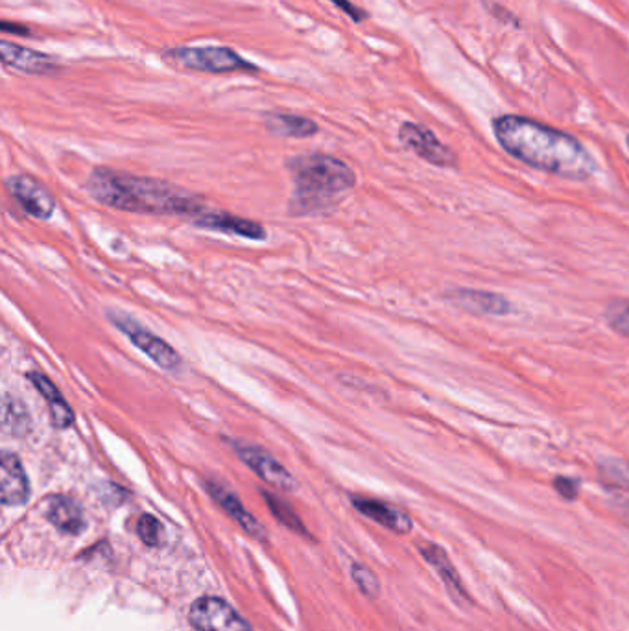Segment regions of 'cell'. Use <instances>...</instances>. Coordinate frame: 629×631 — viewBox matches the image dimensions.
<instances>
[{"instance_id":"6da1fadb","label":"cell","mask_w":629,"mask_h":631,"mask_svg":"<svg viewBox=\"0 0 629 631\" xmlns=\"http://www.w3.org/2000/svg\"><path fill=\"white\" fill-rule=\"evenodd\" d=\"M493 133L504 150L532 169L574 181L588 180L596 172L594 157L574 135L543 122L500 114L493 121Z\"/></svg>"},{"instance_id":"7a4b0ae2","label":"cell","mask_w":629,"mask_h":631,"mask_svg":"<svg viewBox=\"0 0 629 631\" xmlns=\"http://www.w3.org/2000/svg\"><path fill=\"white\" fill-rule=\"evenodd\" d=\"M87 191L98 204L143 215H191L204 213V199L168 181L128 174L98 167L87 181Z\"/></svg>"},{"instance_id":"3957f363","label":"cell","mask_w":629,"mask_h":631,"mask_svg":"<svg viewBox=\"0 0 629 631\" xmlns=\"http://www.w3.org/2000/svg\"><path fill=\"white\" fill-rule=\"evenodd\" d=\"M288 169L295 186L292 215H314L329 209L356 185V175L348 162L327 154L292 157Z\"/></svg>"},{"instance_id":"277c9868","label":"cell","mask_w":629,"mask_h":631,"mask_svg":"<svg viewBox=\"0 0 629 631\" xmlns=\"http://www.w3.org/2000/svg\"><path fill=\"white\" fill-rule=\"evenodd\" d=\"M165 58L174 65L199 71V73H234L257 71V66L244 60L229 47H176L165 52Z\"/></svg>"},{"instance_id":"5b68a950","label":"cell","mask_w":629,"mask_h":631,"mask_svg":"<svg viewBox=\"0 0 629 631\" xmlns=\"http://www.w3.org/2000/svg\"><path fill=\"white\" fill-rule=\"evenodd\" d=\"M108 318L111 324L119 329L128 340L141 349L144 355L150 356L157 366L167 372H178L181 367V356L172 345H168L165 340L156 337L154 332L148 331L146 327L138 324L137 319L132 318L130 314L120 313V311H108Z\"/></svg>"},{"instance_id":"8992f818","label":"cell","mask_w":629,"mask_h":631,"mask_svg":"<svg viewBox=\"0 0 629 631\" xmlns=\"http://www.w3.org/2000/svg\"><path fill=\"white\" fill-rule=\"evenodd\" d=\"M192 628L196 631H252L228 602L207 596L199 598L191 609Z\"/></svg>"},{"instance_id":"52a82bcc","label":"cell","mask_w":629,"mask_h":631,"mask_svg":"<svg viewBox=\"0 0 629 631\" xmlns=\"http://www.w3.org/2000/svg\"><path fill=\"white\" fill-rule=\"evenodd\" d=\"M234 452L239 454L240 460L246 463L250 470L255 471L264 482L270 486L281 489V492H294L298 487V481L290 475V471L277 462L270 452L264 451L263 447L252 446L246 441H233Z\"/></svg>"},{"instance_id":"ba28073f","label":"cell","mask_w":629,"mask_h":631,"mask_svg":"<svg viewBox=\"0 0 629 631\" xmlns=\"http://www.w3.org/2000/svg\"><path fill=\"white\" fill-rule=\"evenodd\" d=\"M399 138L402 145L415 151L421 159H425L431 165L441 167V169H449L456 165V154L450 150L449 146L444 145L432 130L423 126V124H415V122H404L401 130H399Z\"/></svg>"},{"instance_id":"9c48e42d","label":"cell","mask_w":629,"mask_h":631,"mask_svg":"<svg viewBox=\"0 0 629 631\" xmlns=\"http://www.w3.org/2000/svg\"><path fill=\"white\" fill-rule=\"evenodd\" d=\"M8 191L12 193L13 199L23 207L24 213H28L34 218L52 217L56 209V199L47 186L34 175L19 174L8 178Z\"/></svg>"},{"instance_id":"30bf717a","label":"cell","mask_w":629,"mask_h":631,"mask_svg":"<svg viewBox=\"0 0 629 631\" xmlns=\"http://www.w3.org/2000/svg\"><path fill=\"white\" fill-rule=\"evenodd\" d=\"M0 60L4 65L26 74H50L60 69V63L52 56L12 41H0Z\"/></svg>"},{"instance_id":"8fae6325","label":"cell","mask_w":629,"mask_h":631,"mask_svg":"<svg viewBox=\"0 0 629 631\" xmlns=\"http://www.w3.org/2000/svg\"><path fill=\"white\" fill-rule=\"evenodd\" d=\"M420 553L434 567V571L438 572L441 582L445 583V587L449 591L450 598L460 607L473 606V598L469 596L462 578H460V572L456 571V567L452 566V561H450L444 548L426 543V545L420 547Z\"/></svg>"},{"instance_id":"7c38bea8","label":"cell","mask_w":629,"mask_h":631,"mask_svg":"<svg viewBox=\"0 0 629 631\" xmlns=\"http://www.w3.org/2000/svg\"><path fill=\"white\" fill-rule=\"evenodd\" d=\"M0 494L7 506L24 505L31 495V484L17 454L4 451L0 457Z\"/></svg>"},{"instance_id":"4fadbf2b","label":"cell","mask_w":629,"mask_h":631,"mask_svg":"<svg viewBox=\"0 0 629 631\" xmlns=\"http://www.w3.org/2000/svg\"><path fill=\"white\" fill-rule=\"evenodd\" d=\"M194 223L202 229L220 231V233L242 236V239H250V241L266 239V229L261 223L247 220V218L233 217L229 213H207L204 210V213H199L198 217H194Z\"/></svg>"},{"instance_id":"5bb4252c","label":"cell","mask_w":629,"mask_h":631,"mask_svg":"<svg viewBox=\"0 0 629 631\" xmlns=\"http://www.w3.org/2000/svg\"><path fill=\"white\" fill-rule=\"evenodd\" d=\"M32 385L36 386L39 396L48 403V412H50V421L56 428L65 430L74 425L76 414L71 409V404L66 401L65 396L58 390V386L48 379L47 375L43 373L32 372L26 375Z\"/></svg>"},{"instance_id":"9a60e30c","label":"cell","mask_w":629,"mask_h":631,"mask_svg":"<svg viewBox=\"0 0 629 631\" xmlns=\"http://www.w3.org/2000/svg\"><path fill=\"white\" fill-rule=\"evenodd\" d=\"M452 303L458 307L465 308L469 313L492 314V316H506L511 313V303L504 295L487 292V290L460 289L450 292Z\"/></svg>"},{"instance_id":"2e32d148","label":"cell","mask_w":629,"mask_h":631,"mask_svg":"<svg viewBox=\"0 0 629 631\" xmlns=\"http://www.w3.org/2000/svg\"><path fill=\"white\" fill-rule=\"evenodd\" d=\"M353 506L360 513L372 519L375 523L383 524L386 529L397 534H408L412 530V519L407 513L397 510L394 506L380 502L375 499H364V497H353Z\"/></svg>"},{"instance_id":"e0dca14e","label":"cell","mask_w":629,"mask_h":631,"mask_svg":"<svg viewBox=\"0 0 629 631\" xmlns=\"http://www.w3.org/2000/svg\"><path fill=\"white\" fill-rule=\"evenodd\" d=\"M47 519L65 534H80L85 529L84 511L76 500L55 495L47 500Z\"/></svg>"},{"instance_id":"ac0fdd59","label":"cell","mask_w":629,"mask_h":631,"mask_svg":"<svg viewBox=\"0 0 629 631\" xmlns=\"http://www.w3.org/2000/svg\"><path fill=\"white\" fill-rule=\"evenodd\" d=\"M264 122L274 135L281 137L305 138L318 133V124L301 114L268 113Z\"/></svg>"},{"instance_id":"d6986e66","label":"cell","mask_w":629,"mask_h":631,"mask_svg":"<svg viewBox=\"0 0 629 631\" xmlns=\"http://www.w3.org/2000/svg\"><path fill=\"white\" fill-rule=\"evenodd\" d=\"M207 489L213 495V499L222 506L223 510L228 511L231 518L237 519L250 534H261V524L244 510V506L240 502L239 497H234L233 492H229L228 487L216 481H207Z\"/></svg>"},{"instance_id":"ffe728a7","label":"cell","mask_w":629,"mask_h":631,"mask_svg":"<svg viewBox=\"0 0 629 631\" xmlns=\"http://www.w3.org/2000/svg\"><path fill=\"white\" fill-rule=\"evenodd\" d=\"M606 321L613 331L629 338V300H612L606 307Z\"/></svg>"},{"instance_id":"44dd1931","label":"cell","mask_w":629,"mask_h":631,"mask_svg":"<svg viewBox=\"0 0 629 631\" xmlns=\"http://www.w3.org/2000/svg\"><path fill=\"white\" fill-rule=\"evenodd\" d=\"M137 532L146 545H150V547L161 545L162 526L154 515H143L138 519Z\"/></svg>"},{"instance_id":"7402d4cb","label":"cell","mask_w":629,"mask_h":631,"mask_svg":"<svg viewBox=\"0 0 629 631\" xmlns=\"http://www.w3.org/2000/svg\"><path fill=\"white\" fill-rule=\"evenodd\" d=\"M264 499L270 502L271 511L276 513V518L279 519V521L288 524L290 529L301 530L300 519L295 518L294 511L290 510L282 500L277 499V497H274V495L270 494H264Z\"/></svg>"},{"instance_id":"603a6c76","label":"cell","mask_w":629,"mask_h":631,"mask_svg":"<svg viewBox=\"0 0 629 631\" xmlns=\"http://www.w3.org/2000/svg\"><path fill=\"white\" fill-rule=\"evenodd\" d=\"M487 10L492 13L493 17L500 21L503 25H510L516 26V28H521V21L517 17L516 13L508 10V8H504L503 4H497V2H487L486 4Z\"/></svg>"},{"instance_id":"cb8c5ba5","label":"cell","mask_w":629,"mask_h":631,"mask_svg":"<svg viewBox=\"0 0 629 631\" xmlns=\"http://www.w3.org/2000/svg\"><path fill=\"white\" fill-rule=\"evenodd\" d=\"M354 574L353 578L359 582L360 587L364 593L367 595L375 596L378 593V582L373 577L372 572L366 571V569H362V567H354Z\"/></svg>"},{"instance_id":"d4e9b609","label":"cell","mask_w":629,"mask_h":631,"mask_svg":"<svg viewBox=\"0 0 629 631\" xmlns=\"http://www.w3.org/2000/svg\"><path fill=\"white\" fill-rule=\"evenodd\" d=\"M554 487L564 499L572 500L578 497V492H580V482L574 481V478H569V476H558L554 481Z\"/></svg>"},{"instance_id":"484cf974","label":"cell","mask_w":629,"mask_h":631,"mask_svg":"<svg viewBox=\"0 0 629 631\" xmlns=\"http://www.w3.org/2000/svg\"><path fill=\"white\" fill-rule=\"evenodd\" d=\"M336 8H340L342 12L348 13L349 17L353 19L354 23H360L367 17V13L364 10H360L359 7H354L353 2L349 0H330Z\"/></svg>"},{"instance_id":"4316f807","label":"cell","mask_w":629,"mask_h":631,"mask_svg":"<svg viewBox=\"0 0 629 631\" xmlns=\"http://www.w3.org/2000/svg\"><path fill=\"white\" fill-rule=\"evenodd\" d=\"M2 32H10V34H19V36H28L31 32L24 31V26L12 25V23H8V21H2V25H0Z\"/></svg>"},{"instance_id":"83f0119b","label":"cell","mask_w":629,"mask_h":631,"mask_svg":"<svg viewBox=\"0 0 629 631\" xmlns=\"http://www.w3.org/2000/svg\"><path fill=\"white\" fill-rule=\"evenodd\" d=\"M626 143H628V148H629V135H628V138H626Z\"/></svg>"}]
</instances>
